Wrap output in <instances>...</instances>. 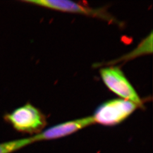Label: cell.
<instances>
[{
    "instance_id": "6da1fadb",
    "label": "cell",
    "mask_w": 153,
    "mask_h": 153,
    "mask_svg": "<svg viewBox=\"0 0 153 153\" xmlns=\"http://www.w3.org/2000/svg\"><path fill=\"white\" fill-rule=\"evenodd\" d=\"M4 120L16 131L33 136L43 131L47 124L44 114L31 103L6 114Z\"/></svg>"
},
{
    "instance_id": "3957f363",
    "label": "cell",
    "mask_w": 153,
    "mask_h": 153,
    "mask_svg": "<svg viewBox=\"0 0 153 153\" xmlns=\"http://www.w3.org/2000/svg\"><path fill=\"white\" fill-rule=\"evenodd\" d=\"M138 108L132 102L123 99H115L100 105L92 117L95 124L114 126L125 120Z\"/></svg>"
},
{
    "instance_id": "7a4b0ae2",
    "label": "cell",
    "mask_w": 153,
    "mask_h": 153,
    "mask_svg": "<svg viewBox=\"0 0 153 153\" xmlns=\"http://www.w3.org/2000/svg\"><path fill=\"white\" fill-rule=\"evenodd\" d=\"M22 2L57 11L96 18L119 26H122V23L111 15L104 7L93 8L68 0H25Z\"/></svg>"
},
{
    "instance_id": "8992f818",
    "label": "cell",
    "mask_w": 153,
    "mask_h": 153,
    "mask_svg": "<svg viewBox=\"0 0 153 153\" xmlns=\"http://www.w3.org/2000/svg\"><path fill=\"white\" fill-rule=\"evenodd\" d=\"M153 52V33L152 32L150 33L149 35L146 38L142 40V42L139 44L136 48L133 50L131 52L128 54L123 56L117 61H115L116 62L120 61H126L130 60L131 59L134 57H137L141 55H148L150 53H152Z\"/></svg>"
},
{
    "instance_id": "277c9868",
    "label": "cell",
    "mask_w": 153,
    "mask_h": 153,
    "mask_svg": "<svg viewBox=\"0 0 153 153\" xmlns=\"http://www.w3.org/2000/svg\"><path fill=\"white\" fill-rule=\"evenodd\" d=\"M100 75L104 84L111 91L121 99L135 103L138 108H143L142 100L120 68L116 66L102 68Z\"/></svg>"
},
{
    "instance_id": "52a82bcc",
    "label": "cell",
    "mask_w": 153,
    "mask_h": 153,
    "mask_svg": "<svg viewBox=\"0 0 153 153\" xmlns=\"http://www.w3.org/2000/svg\"><path fill=\"white\" fill-rule=\"evenodd\" d=\"M32 137L0 143V153H13L33 143Z\"/></svg>"
},
{
    "instance_id": "5b68a950",
    "label": "cell",
    "mask_w": 153,
    "mask_h": 153,
    "mask_svg": "<svg viewBox=\"0 0 153 153\" xmlns=\"http://www.w3.org/2000/svg\"><path fill=\"white\" fill-rule=\"evenodd\" d=\"M95 124L92 116L62 123L49 127L32 136L34 142L48 141L68 136Z\"/></svg>"
}]
</instances>
